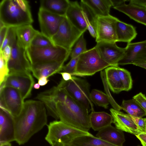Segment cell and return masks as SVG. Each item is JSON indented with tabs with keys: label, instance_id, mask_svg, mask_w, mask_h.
Segmentation results:
<instances>
[{
	"label": "cell",
	"instance_id": "8d00e7d4",
	"mask_svg": "<svg viewBox=\"0 0 146 146\" xmlns=\"http://www.w3.org/2000/svg\"><path fill=\"white\" fill-rule=\"evenodd\" d=\"M9 74L8 62L0 53V84L5 81Z\"/></svg>",
	"mask_w": 146,
	"mask_h": 146
},
{
	"label": "cell",
	"instance_id": "ba28073f",
	"mask_svg": "<svg viewBox=\"0 0 146 146\" xmlns=\"http://www.w3.org/2000/svg\"><path fill=\"white\" fill-rule=\"evenodd\" d=\"M84 33L74 26L65 16L51 40L54 45L71 52L73 47Z\"/></svg>",
	"mask_w": 146,
	"mask_h": 146
},
{
	"label": "cell",
	"instance_id": "44dd1931",
	"mask_svg": "<svg viewBox=\"0 0 146 146\" xmlns=\"http://www.w3.org/2000/svg\"><path fill=\"white\" fill-rule=\"evenodd\" d=\"M96 136L108 142L118 146H123L125 141L123 131L111 125L99 131Z\"/></svg>",
	"mask_w": 146,
	"mask_h": 146
},
{
	"label": "cell",
	"instance_id": "5bb4252c",
	"mask_svg": "<svg viewBox=\"0 0 146 146\" xmlns=\"http://www.w3.org/2000/svg\"><path fill=\"white\" fill-rule=\"evenodd\" d=\"M38 16L40 32L51 39L65 16L58 15L39 8Z\"/></svg>",
	"mask_w": 146,
	"mask_h": 146
},
{
	"label": "cell",
	"instance_id": "74e56055",
	"mask_svg": "<svg viewBox=\"0 0 146 146\" xmlns=\"http://www.w3.org/2000/svg\"><path fill=\"white\" fill-rule=\"evenodd\" d=\"M79 56L77 57L71 58L69 62L64 66L61 72L69 73L71 75L75 72Z\"/></svg>",
	"mask_w": 146,
	"mask_h": 146
},
{
	"label": "cell",
	"instance_id": "83f0119b",
	"mask_svg": "<svg viewBox=\"0 0 146 146\" xmlns=\"http://www.w3.org/2000/svg\"><path fill=\"white\" fill-rule=\"evenodd\" d=\"M117 66H109L106 68L104 71L109 87L113 92L116 94H118L124 90L117 70Z\"/></svg>",
	"mask_w": 146,
	"mask_h": 146
},
{
	"label": "cell",
	"instance_id": "bcb514c9",
	"mask_svg": "<svg viewBox=\"0 0 146 146\" xmlns=\"http://www.w3.org/2000/svg\"><path fill=\"white\" fill-rule=\"evenodd\" d=\"M38 80V83L41 86L46 85L49 81L48 78L46 77H41Z\"/></svg>",
	"mask_w": 146,
	"mask_h": 146
},
{
	"label": "cell",
	"instance_id": "d590c367",
	"mask_svg": "<svg viewBox=\"0 0 146 146\" xmlns=\"http://www.w3.org/2000/svg\"><path fill=\"white\" fill-rule=\"evenodd\" d=\"M100 75L104 84L105 91L106 93V94L108 97L110 103L113 107V109L118 111H120L121 110H122V108L121 106L119 105L115 102L111 95L109 90V88L106 81L105 71H101L100 72Z\"/></svg>",
	"mask_w": 146,
	"mask_h": 146
},
{
	"label": "cell",
	"instance_id": "11a10c76",
	"mask_svg": "<svg viewBox=\"0 0 146 146\" xmlns=\"http://www.w3.org/2000/svg\"></svg>",
	"mask_w": 146,
	"mask_h": 146
},
{
	"label": "cell",
	"instance_id": "681fc988",
	"mask_svg": "<svg viewBox=\"0 0 146 146\" xmlns=\"http://www.w3.org/2000/svg\"><path fill=\"white\" fill-rule=\"evenodd\" d=\"M0 143V146H11V144L10 142H4Z\"/></svg>",
	"mask_w": 146,
	"mask_h": 146
},
{
	"label": "cell",
	"instance_id": "e575fe53",
	"mask_svg": "<svg viewBox=\"0 0 146 146\" xmlns=\"http://www.w3.org/2000/svg\"><path fill=\"white\" fill-rule=\"evenodd\" d=\"M17 41L15 27H9L6 36L0 47V51H2L7 45L11 47Z\"/></svg>",
	"mask_w": 146,
	"mask_h": 146
},
{
	"label": "cell",
	"instance_id": "836d02e7",
	"mask_svg": "<svg viewBox=\"0 0 146 146\" xmlns=\"http://www.w3.org/2000/svg\"><path fill=\"white\" fill-rule=\"evenodd\" d=\"M31 46L42 47L55 46L51 39L39 32L33 40Z\"/></svg>",
	"mask_w": 146,
	"mask_h": 146
},
{
	"label": "cell",
	"instance_id": "7dc6e473",
	"mask_svg": "<svg viewBox=\"0 0 146 146\" xmlns=\"http://www.w3.org/2000/svg\"><path fill=\"white\" fill-rule=\"evenodd\" d=\"M112 3V6L113 7L119 6L125 3L126 0H111Z\"/></svg>",
	"mask_w": 146,
	"mask_h": 146
},
{
	"label": "cell",
	"instance_id": "e0dca14e",
	"mask_svg": "<svg viewBox=\"0 0 146 146\" xmlns=\"http://www.w3.org/2000/svg\"><path fill=\"white\" fill-rule=\"evenodd\" d=\"M61 94V90L57 86L40 93L36 97L43 103L49 115L56 120L59 118L56 105L60 101Z\"/></svg>",
	"mask_w": 146,
	"mask_h": 146
},
{
	"label": "cell",
	"instance_id": "f546056e",
	"mask_svg": "<svg viewBox=\"0 0 146 146\" xmlns=\"http://www.w3.org/2000/svg\"><path fill=\"white\" fill-rule=\"evenodd\" d=\"M121 106L123 110L132 117H142L146 116L143 110L133 98L123 100Z\"/></svg>",
	"mask_w": 146,
	"mask_h": 146
},
{
	"label": "cell",
	"instance_id": "4fadbf2b",
	"mask_svg": "<svg viewBox=\"0 0 146 146\" xmlns=\"http://www.w3.org/2000/svg\"><path fill=\"white\" fill-rule=\"evenodd\" d=\"M97 43L95 46L102 59L110 66H118L119 62L125 54V48L118 47L115 42Z\"/></svg>",
	"mask_w": 146,
	"mask_h": 146
},
{
	"label": "cell",
	"instance_id": "cb8c5ba5",
	"mask_svg": "<svg viewBox=\"0 0 146 146\" xmlns=\"http://www.w3.org/2000/svg\"><path fill=\"white\" fill-rule=\"evenodd\" d=\"M80 2L96 17L108 15L112 6L111 0H82Z\"/></svg>",
	"mask_w": 146,
	"mask_h": 146
},
{
	"label": "cell",
	"instance_id": "f907efd6",
	"mask_svg": "<svg viewBox=\"0 0 146 146\" xmlns=\"http://www.w3.org/2000/svg\"><path fill=\"white\" fill-rule=\"evenodd\" d=\"M40 85L38 83H36L34 84L33 87L36 89H39L40 87Z\"/></svg>",
	"mask_w": 146,
	"mask_h": 146
},
{
	"label": "cell",
	"instance_id": "30bf717a",
	"mask_svg": "<svg viewBox=\"0 0 146 146\" xmlns=\"http://www.w3.org/2000/svg\"><path fill=\"white\" fill-rule=\"evenodd\" d=\"M0 108L13 117L18 116L23 108L24 100L19 92L12 87H0Z\"/></svg>",
	"mask_w": 146,
	"mask_h": 146
},
{
	"label": "cell",
	"instance_id": "ee69618b",
	"mask_svg": "<svg viewBox=\"0 0 146 146\" xmlns=\"http://www.w3.org/2000/svg\"><path fill=\"white\" fill-rule=\"evenodd\" d=\"M135 136L140 141L143 146H146V132H141Z\"/></svg>",
	"mask_w": 146,
	"mask_h": 146
},
{
	"label": "cell",
	"instance_id": "8fae6325",
	"mask_svg": "<svg viewBox=\"0 0 146 146\" xmlns=\"http://www.w3.org/2000/svg\"><path fill=\"white\" fill-rule=\"evenodd\" d=\"M34 83V79L31 73H18L9 74L0 85L12 87L16 89L24 100L31 95Z\"/></svg>",
	"mask_w": 146,
	"mask_h": 146
},
{
	"label": "cell",
	"instance_id": "3957f363",
	"mask_svg": "<svg viewBox=\"0 0 146 146\" xmlns=\"http://www.w3.org/2000/svg\"><path fill=\"white\" fill-rule=\"evenodd\" d=\"M0 21L8 27L31 25L33 20L29 2L25 0H2Z\"/></svg>",
	"mask_w": 146,
	"mask_h": 146
},
{
	"label": "cell",
	"instance_id": "c3c4849f",
	"mask_svg": "<svg viewBox=\"0 0 146 146\" xmlns=\"http://www.w3.org/2000/svg\"><path fill=\"white\" fill-rule=\"evenodd\" d=\"M133 64L146 69V60L139 61L134 63Z\"/></svg>",
	"mask_w": 146,
	"mask_h": 146
},
{
	"label": "cell",
	"instance_id": "8992f818",
	"mask_svg": "<svg viewBox=\"0 0 146 146\" xmlns=\"http://www.w3.org/2000/svg\"><path fill=\"white\" fill-rule=\"evenodd\" d=\"M70 52L56 46L42 47L30 46L26 50L27 56L31 65L52 61L64 64Z\"/></svg>",
	"mask_w": 146,
	"mask_h": 146
},
{
	"label": "cell",
	"instance_id": "db71d44e",
	"mask_svg": "<svg viewBox=\"0 0 146 146\" xmlns=\"http://www.w3.org/2000/svg\"><path fill=\"white\" fill-rule=\"evenodd\" d=\"M137 146H140V145H137Z\"/></svg>",
	"mask_w": 146,
	"mask_h": 146
},
{
	"label": "cell",
	"instance_id": "7402d4cb",
	"mask_svg": "<svg viewBox=\"0 0 146 146\" xmlns=\"http://www.w3.org/2000/svg\"><path fill=\"white\" fill-rule=\"evenodd\" d=\"M15 29L17 44L25 50L31 46L33 40L40 32L34 29L31 25L15 27Z\"/></svg>",
	"mask_w": 146,
	"mask_h": 146
},
{
	"label": "cell",
	"instance_id": "1f68e13d",
	"mask_svg": "<svg viewBox=\"0 0 146 146\" xmlns=\"http://www.w3.org/2000/svg\"><path fill=\"white\" fill-rule=\"evenodd\" d=\"M117 70L124 88V91H128L132 87L133 80L130 72L127 70L117 66Z\"/></svg>",
	"mask_w": 146,
	"mask_h": 146
},
{
	"label": "cell",
	"instance_id": "d6a6232c",
	"mask_svg": "<svg viewBox=\"0 0 146 146\" xmlns=\"http://www.w3.org/2000/svg\"><path fill=\"white\" fill-rule=\"evenodd\" d=\"M84 34V33L82 34L79 38L74 45V47L72 49L70 54L71 58L79 56L88 50Z\"/></svg>",
	"mask_w": 146,
	"mask_h": 146
},
{
	"label": "cell",
	"instance_id": "5b68a950",
	"mask_svg": "<svg viewBox=\"0 0 146 146\" xmlns=\"http://www.w3.org/2000/svg\"><path fill=\"white\" fill-rule=\"evenodd\" d=\"M71 80L66 81L63 79L57 86L64 89L67 93L89 112L94 111L90 98V85L86 80L72 76Z\"/></svg>",
	"mask_w": 146,
	"mask_h": 146
},
{
	"label": "cell",
	"instance_id": "ffe728a7",
	"mask_svg": "<svg viewBox=\"0 0 146 146\" xmlns=\"http://www.w3.org/2000/svg\"><path fill=\"white\" fill-rule=\"evenodd\" d=\"M64 64L55 61L43 62L31 65V72L38 80L42 77L48 78L62 71Z\"/></svg>",
	"mask_w": 146,
	"mask_h": 146
},
{
	"label": "cell",
	"instance_id": "4316f807",
	"mask_svg": "<svg viewBox=\"0 0 146 146\" xmlns=\"http://www.w3.org/2000/svg\"><path fill=\"white\" fill-rule=\"evenodd\" d=\"M89 116L91 128L95 131H99L113 122L111 115L105 112L92 111Z\"/></svg>",
	"mask_w": 146,
	"mask_h": 146
},
{
	"label": "cell",
	"instance_id": "ac0fdd59",
	"mask_svg": "<svg viewBox=\"0 0 146 146\" xmlns=\"http://www.w3.org/2000/svg\"><path fill=\"white\" fill-rule=\"evenodd\" d=\"M110 110L117 129L135 135L141 132L130 115L113 108Z\"/></svg>",
	"mask_w": 146,
	"mask_h": 146
},
{
	"label": "cell",
	"instance_id": "60d3db41",
	"mask_svg": "<svg viewBox=\"0 0 146 146\" xmlns=\"http://www.w3.org/2000/svg\"><path fill=\"white\" fill-rule=\"evenodd\" d=\"M12 48L9 46H6L1 51H0L4 58L8 62L11 54Z\"/></svg>",
	"mask_w": 146,
	"mask_h": 146
},
{
	"label": "cell",
	"instance_id": "f5cc1de1",
	"mask_svg": "<svg viewBox=\"0 0 146 146\" xmlns=\"http://www.w3.org/2000/svg\"><path fill=\"white\" fill-rule=\"evenodd\" d=\"M145 9H146V7H145Z\"/></svg>",
	"mask_w": 146,
	"mask_h": 146
},
{
	"label": "cell",
	"instance_id": "52a82bcc",
	"mask_svg": "<svg viewBox=\"0 0 146 146\" xmlns=\"http://www.w3.org/2000/svg\"><path fill=\"white\" fill-rule=\"evenodd\" d=\"M110 66L100 57L95 46L81 54L72 76H92Z\"/></svg>",
	"mask_w": 146,
	"mask_h": 146
},
{
	"label": "cell",
	"instance_id": "d6986e66",
	"mask_svg": "<svg viewBox=\"0 0 146 146\" xmlns=\"http://www.w3.org/2000/svg\"><path fill=\"white\" fill-rule=\"evenodd\" d=\"M13 117L9 112L0 109V143L15 141Z\"/></svg>",
	"mask_w": 146,
	"mask_h": 146
},
{
	"label": "cell",
	"instance_id": "2e32d148",
	"mask_svg": "<svg viewBox=\"0 0 146 146\" xmlns=\"http://www.w3.org/2000/svg\"><path fill=\"white\" fill-rule=\"evenodd\" d=\"M125 52L118 64H133L137 62L146 60V40L134 43H127Z\"/></svg>",
	"mask_w": 146,
	"mask_h": 146
},
{
	"label": "cell",
	"instance_id": "7c38bea8",
	"mask_svg": "<svg viewBox=\"0 0 146 146\" xmlns=\"http://www.w3.org/2000/svg\"><path fill=\"white\" fill-rule=\"evenodd\" d=\"M11 54L8 62L9 74L31 73V64L26 54V50L19 46L17 41L11 46Z\"/></svg>",
	"mask_w": 146,
	"mask_h": 146
},
{
	"label": "cell",
	"instance_id": "b9f144b4",
	"mask_svg": "<svg viewBox=\"0 0 146 146\" xmlns=\"http://www.w3.org/2000/svg\"><path fill=\"white\" fill-rule=\"evenodd\" d=\"M9 27L6 26L0 29V47H1L7 35Z\"/></svg>",
	"mask_w": 146,
	"mask_h": 146
},
{
	"label": "cell",
	"instance_id": "f35d334b",
	"mask_svg": "<svg viewBox=\"0 0 146 146\" xmlns=\"http://www.w3.org/2000/svg\"><path fill=\"white\" fill-rule=\"evenodd\" d=\"M145 111L146 116V96L141 92L137 94L133 97Z\"/></svg>",
	"mask_w": 146,
	"mask_h": 146
},
{
	"label": "cell",
	"instance_id": "484cf974",
	"mask_svg": "<svg viewBox=\"0 0 146 146\" xmlns=\"http://www.w3.org/2000/svg\"><path fill=\"white\" fill-rule=\"evenodd\" d=\"M117 42L130 43L137 35L135 28L130 24H127L119 19L116 25Z\"/></svg>",
	"mask_w": 146,
	"mask_h": 146
},
{
	"label": "cell",
	"instance_id": "9a60e30c",
	"mask_svg": "<svg viewBox=\"0 0 146 146\" xmlns=\"http://www.w3.org/2000/svg\"><path fill=\"white\" fill-rule=\"evenodd\" d=\"M87 13L77 1H70L65 17L70 22L82 33L87 30Z\"/></svg>",
	"mask_w": 146,
	"mask_h": 146
},
{
	"label": "cell",
	"instance_id": "4dcf8cb0",
	"mask_svg": "<svg viewBox=\"0 0 146 146\" xmlns=\"http://www.w3.org/2000/svg\"><path fill=\"white\" fill-rule=\"evenodd\" d=\"M90 98L92 102L105 109L108 108L110 103L108 97L106 94L96 89H93L90 93Z\"/></svg>",
	"mask_w": 146,
	"mask_h": 146
},
{
	"label": "cell",
	"instance_id": "7bdbcfd3",
	"mask_svg": "<svg viewBox=\"0 0 146 146\" xmlns=\"http://www.w3.org/2000/svg\"><path fill=\"white\" fill-rule=\"evenodd\" d=\"M129 3L145 8L146 6V0H131L129 1Z\"/></svg>",
	"mask_w": 146,
	"mask_h": 146
},
{
	"label": "cell",
	"instance_id": "603a6c76",
	"mask_svg": "<svg viewBox=\"0 0 146 146\" xmlns=\"http://www.w3.org/2000/svg\"><path fill=\"white\" fill-rule=\"evenodd\" d=\"M113 8L123 13L136 22L146 26V10L145 8L124 3Z\"/></svg>",
	"mask_w": 146,
	"mask_h": 146
},
{
	"label": "cell",
	"instance_id": "9c48e42d",
	"mask_svg": "<svg viewBox=\"0 0 146 146\" xmlns=\"http://www.w3.org/2000/svg\"><path fill=\"white\" fill-rule=\"evenodd\" d=\"M117 18L110 15L96 17L94 20V27L97 43L101 42H117L116 25Z\"/></svg>",
	"mask_w": 146,
	"mask_h": 146
},
{
	"label": "cell",
	"instance_id": "f6af8a7d",
	"mask_svg": "<svg viewBox=\"0 0 146 146\" xmlns=\"http://www.w3.org/2000/svg\"><path fill=\"white\" fill-rule=\"evenodd\" d=\"M58 74L61 75L62 79L65 81H68L71 80L72 79V76L69 73L66 72H60Z\"/></svg>",
	"mask_w": 146,
	"mask_h": 146
},
{
	"label": "cell",
	"instance_id": "816d5d0a",
	"mask_svg": "<svg viewBox=\"0 0 146 146\" xmlns=\"http://www.w3.org/2000/svg\"><path fill=\"white\" fill-rule=\"evenodd\" d=\"M144 119H145V122L146 127V118H144Z\"/></svg>",
	"mask_w": 146,
	"mask_h": 146
},
{
	"label": "cell",
	"instance_id": "d4e9b609",
	"mask_svg": "<svg viewBox=\"0 0 146 146\" xmlns=\"http://www.w3.org/2000/svg\"><path fill=\"white\" fill-rule=\"evenodd\" d=\"M69 3L68 0H41L40 8L58 15L65 16Z\"/></svg>",
	"mask_w": 146,
	"mask_h": 146
},
{
	"label": "cell",
	"instance_id": "6da1fadb",
	"mask_svg": "<svg viewBox=\"0 0 146 146\" xmlns=\"http://www.w3.org/2000/svg\"><path fill=\"white\" fill-rule=\"evenodd\" d=\"M46 110L39 100H29L24 102L20 114L13 117L15 141L19 145L27 143L47 123Z\"/></svg>",
	"mask_w": 146,
	"mask_h": 146
},
{
	"label": "cell",
	"instance_id": "f1b7e54d",
	"mask_svg": "<svg viewBox=\"0 0 146 146\" xmlns=\"http://www.w3.org/2000/svg\"><path fill=\"white\" fill-rule=\"evenodd\" d=\"M64 146H118L103 140L93 135L75 138Z\"/></svg>",
	"mask_w": 146,
	"mask_h": 146
},
{
	"label": "cell",
	"instance_id": "ab89813d",
	"mask_svg": "<svg viewBox=\"0 0 146 146\" xmlns=\"http://www.w3.org/2000/svg\"><path fill=\"white\" fill-rule=\"evenodd\" d=\"M132 118L140 131L141 132H146V124L144 118L142 117H132Z\"/></svg>",
	"mask_w": 146,
	"mask_h": 146
},
{
	"label": "cell",
	"instance_id": "277c9868",
	"mask_svg": "<svg viewBox=\"0 0 146 146\" xmlns=\"http://www.w3.org/2000/svg\"><path fill=\"white\" fill-rule=\"evenodd\" d=\"M47 126L48 132L45 139L51 146H64L76 137L92 135L88 131L76 128L60 121L51 122Z\"/></svg>",
	"mask_w": 146,
	"mask_h": 146
},
{
	"label": "cell",
	"instance_id": "7a4b0ae2",
	"mask_svg": "<svg viewBox=\"0 0 146 146\" xmlns=\"http://www.w3.org/2000/svg\"><path fill=\"white\" fill-rule=\"evenodd\" d=\"M66 93L65 101L58 102L56 105V112L60 121L76 128L88 131L91 128L88 111Z\"/></svg>",
	"mask_w": 146,
	"mask_h": 146
}]
</instances>
